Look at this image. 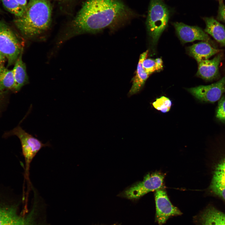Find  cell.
Listing matches in <instances>:
<instances>
[{
	"label": "cell",
	"mask_w": 225,
	"mask_h": 225,
	"mask_svg": "<svg viewBox=\"0 0 225 225\" xmlns=\"http://www.w3.org/2000/svg\"><path fill=\"white\" fill-rule=\"evenodd\" d=\"M130 11L119 0H86L72 22V35L95 33L128 17Z\"/></svg>",
	"instance_id": "1"
},
{
	"label": "cell",
	"mask_w": 225,
	"mask_h": 225,
	"mask_svg": "<svg viewBox=\"0 0 225 225\" xmlns=\"http://www.w3.org/2000/svg\"><path fill=\"white\" fill-rule=\"evenodd\" d=\"M52 8L50 0H29L23 15L13 21L22 35L32 39L42 35L51 23Z\"/></svg>",
	"instance_id": "2"
},
{
	"label": "cell",
	"mask_w": 225,
	"mask_h": 225,
	"mask_svg": "<svg viewBox=\"0 0 225 225\" xmlns=\"http://www.w3.org/2000/svg\"><path fill=\"white\" fill-rule=\"evenodd\" d=\"M14 195L12 191L0 185V225H33L30 217L18 213Z\"/></svg>",
	"instance_id": "3"
},
{
	"label": "cell",
	"mask_w": 225,
	"mask_h": 225,
	"mask_svg": "<svg viewBox=\"0 0 225 225\" xmlns=\"http://www.w3.org/2000/svg\"><path fill=\"white\" fill-rule=\"evenodd\" d=\"M170 11L162 0H150L146 25L152 43L155 44L166 27Z\"/></svg>",
	"instance_id": "4"
},
{
	"label": "cell",
	"mask_w": 225,
	"mask_h": 225,
	"mask_svg": "<svg viewBox=\"0 0 225 225\" xmlns=\"http://www.w3.org/2000/svg\"><path fill=\"white\" fill-rule=\"evenodd\" d=\"M22 49L14 31L4 20H0V52L7 59V67L15 63Z\"/></svg>",
	"instance_id": "5"
},
{
	"label": "cell",
	"mask_w": 225,
	"mask_h": 225,
	"mask_svg": "<svg viewBox=\"0 0 225 225\" xmlns=\"http://www.w3.org/2000/svg\"><path fill=\"white\" fill-rule=\"evenodd\" d=\"M7 135H14L19 138L21 144L22 153L25 162V178L28 183L29 181V170L31 163L38 152L43 147L48 146L44 144L31 134L26 132L18 126Z\"/></svg>",
	"instance_id": "6"
},
{
	"label": "cell",
	"mask_w": 225,
	"mask_h": 225,
	"mask_svg": "<svg viewBox=\"0 0 225 225\" xmlns=\"http://www.w3.org/2000/svg\"><path fill=\"white\" fill-rule=\"evenodd\" d=\"M165 175L159 172L147 174L142 181L127 188L119 195L132 199H138L151 192L162 188Z\"/></svg>",
	"instance_id": "7"
},
{
	"label": "cell",
	"mask_w": 225,
	"mask_h": 225,
	"mask_svg": "<svg viewBox=\"0 0 225 225\" xmlns=\"http://www.w3.org/2000/svg\"><path fill=\"white\" fill-rule=\"evenodd\" d=\"M155 221L159 225L165 223L170 217L180 215L182 212L170 202L165 190L162 188L156 191Z\"/></svg>",
	"instance_id": "8"
},
{
	"label": "cell",
	"mask_w": 225,
	"mask_h": 225,
	"mask_svg": "<svg viewBox=\"0 0 225 225\" xmlns=\"http://www.w3.org/2000/svg\"><path fill=\"white\" fill-rule=\"evenodd\" d=\"M187 90L201 101L212 103L216 102L225 92V76L211 84L199 86L188 88Z\"/></svg>",
	"instance_id": "9"
},
{
	"label": "cell",
	"mask_w": 225,
	"mask_h": 225,
	"mask_svg": "<svg viewBox=\"0 0 225 225\" xmlns=\"http://www.w3.org/2000/svg\"><path fill=\"white\" fill-rule=\"evenodd\" d=\"M173 25L181 40L183 43L202 40L210 42L208 35L200 28L196 26H190L183 23L175 22Z\"/></svg>",
	"instance_id": "10"
},
{
	"label": "cell",
	"mask_w": 225,
	"mask_h": 225,
	"mask_svg": "<svg viewBox=\"0 0 225 225\" xmlns=\"http://www.w3.org/2000/svg\"><path fill=\"white\" fill-rule=\"evenodd\" d=\"M222 56V54L219 53L212 59L204 60L199 62L197 75L206 80L216 78L219 73V66Z\"/></svg>",
	"instance_id": "11"
},
{
	"label": "cell",
	"mask_w": 225,
	"mask_h": 225,
	"mask_svg": "<svg viewBox=\"0 0 225 225\" xmlns=\"http://www.w3.org/2000/svg\"><path fill=\"white\" fill-rule=\"evenodd\" d=\"M187 50L189 55L194 58L198 63L203 60L208 59L220 51L205 41L193 44L188 47Z\"/></svg>",
	"instance_id": "12"
},
{
	"label": "cell",
	"mask_w": 225,
	"mask_h": 225,
	"mask_svg": "<svg viewBox=\"0 0 225 225\" xmlns=\"http://www.w3.org/2000/svg\"><path fill=\"white\" fill-rule=\"evenodd\" d=\"M148 51L141 54L139 58L136 74L132 79V85L128 95L130 96L138 92L143 87L149 75L142 66V62L147 56Z\"/></svg>",
	"instance_id": "13"
},
{
	"label": "cell",
	"mask_w": 225,
	"mask_h": 225,
	"mask_svg": "<svg viewBox=\"0 0 225 225\" xmlns=\"http://www.w3.org/2000/svg\"><path fill=\"white\" fill-rule=\"evenodd\" d=\"M206 24L204 31L211 36L216 41L225 46L224 27L213 17L203 18Z\"/></svg>",
	"instance_id": "14"
},
{
	"label": "cell",
	"mask_w": 225,
	"mask_h": 225,
	"mask_svg": "<svg viewBox=\"0 0 225 225\" xmlns=\"http://www.w3.org/2000/svg\"><path fill=\"white\" fill-rule=\"evenodd\" d=\"M23 49L15 62L12 69L15 82L14 90L17 92L28 83V78L26 72L25 63L23 62L22 57Z\"/></svg>",
	"instance_id": "15"
},
{
	"label": "cell",
	"mask_w": 225,
	"mask_h": 225,
	"mask_svg": "<svg viewBox=\"0 0 225 225\" xmlns=\"http://www.w3.org/2000/svg\"><path fill=\"white\" fill-rule=\"evenodd\" d=\"M199 220V225H225V214L209 208L202 213Z\"/></svg>",
	"instance_id": "16"
},
{
	"label": "cell",
	"mask_w": 225,
	"mask_h": 225,
	"mask_svg": "<svg viewBox=\"0 0 225 225\" xmlns=\"http://www.w3.org/2000/svg\"><path fill=\"white\" fill-rule=\"evenodd\" d=\"M15 82L13 70L5 67L3 64L0 65V91L14 89Z\"/></svg>",
	"instance_id": "17"
},
{
	"label": "cell",
	"mask_w": 225,
	"mask_h": 225,
	"mask_svg": "<svg viewBox=\"0 0 225 225\" xmlns=\"http://www.w3.org/2000/svg\"><path fill=\"white\" fill-rule=\"evenodd\" d=\"M4 7L17 18L21 17L26 8L20 6L15 0H1Z\"/></svg>",
	"instance_id": "18"
},
{
	"label": "cell",
	"mask_w": 225,
	"mask_h": 225,
	"mask_svg": "<svg viewBox=\"0 0 225 225\" xmlns=\"http://www.w3.org/2000/svg\"><path fill=\"white\" fill-rule=\"evenodd\" d=\"M162 61L161 58L155 59L149 58L144 59L142 66L146 72L149 75L156 71H160L163 68Z\"/></svg>",
	"instance_id": "19"
},
{
	"label": "cell",
	"mask_w": 225,
	"mask_h": 225,
	"mask_svg": "<svg viewBox=\"0 0 225 225\" xmlns=\"http://www.w3.org/2000/svg\"><path fill=\"white\" fill-rule=\"evenodd\" d=\"M154 108L162 113L168 112L170 109L172 102L168 98L162 96L157 98L152 103Z\"/></svg>",
	"instance_id": "20"
},
{
	"label": "cell",
	"mask_w": 225,
	"mask_h": 225,
	"mask_svg": "<svg viewBox=\"0 0 225 225\" xmlns=\"http://www.w3.org/2000/svg\"><path fill=\"white\" fill-rule=\"evenodd\" d=\"M210 188L214 194L225 201V181L212 180Z\"/></svg>",
	"instance_id": "21"
},
{
	"label": "cell",
	"mask_w": 225,
	"mask_h": 225,
	"mask_svg": "<svg viewBox=\"0 0 225 225\" xmlns=\"http://www.w3.org/2000/svg\"><path fill=\"white\" fill-rule=\"evenodd\" d=\"M212 178L218 180L225 179V158L216 167Z\"/></svg>",
	"instance_id": "22"
},
{
	"label": "cell",
	"mask_w": 225,
	"mask_h": 225,
	"mask_svg": "<svg viewBox=\"0 0 225 225\" xmlns=\"http://www.w3.org/2000/svg\"><path fill=\"white\" fill-rule=\"evenodd\" d=\"M216 118L220 120L225 121V97L219 100L216 113Z\"/></svg>",
	"instance_id": "23"
},
{
	"label": "cell",
	"mask_w": 225,
	"mask_h": 225,
	"mask_svg": "<svg viewBox=\"0 0 225 225\" xmlns=\"http://www.w3.org/2000/svg\"><path fill=\"white\" fill-rule=\"evenodd\" d=\"M218 18L225 22V5L222 0H219Z\"/></svg>",
	"instance_id": "24"
},
{
	"label": "cell",
	"mask_w": 225,
	"mask_h": 225,
	"mask_svg": "<svg viewBox=\"0 0 225 225\" xmlns=\"http://www.w3.org/2000/svg\"><path fill=\"white\" fill-rule=\"evenodd\" d=\"M21 6L26 8L28 2V0H15Z\"/></svg>",
	"instance_id": "25"
},
{
	"label": "cell",
	"mask_w": 225,
	"mask_h": 225,
	"mask_svg": "<svg viewBox=\"0 0 225 225\" xmlns=\"http://www.w3.org/2000/svg\"><path fill=\"white\" fill-rule=\"evenodd\" d=\"M6 59V57L0 52V65L3 64Z\"/></svg>",
	"instance_id": "26"
},
{
	"label": "cell",
	"mask_w": 225,
	"mask_h": 225,
	"mask_svg": "<svg viewBox=\"0 0 225 225\" xmlns=\"http://www.w3.org/2000/svg\"><path fill=\"white\" fill-rule=\"evenodd\" d=\"M2 92H1L0 91V99L3 95V93Z\"/></svg>",
	"instance_id": "27"
},
{
	"label": "cell",
	"mask_w": 225,
	"mask_h": 225,
	"mask_svg": "<svg viewBox=\"0 0 225 225\" xmlns=\"http://www.w3.org/2000/svg\"><path fill=\"white\" fill-rule=\"evenodd\" d=\"M0 1H1V0H0ZM1 9H0V12H1Z\"/></svg>",
	"instance_id": "28"
},
{
	"label": "cell",
	"mask_w": 225,
	"mask_h": 225,
	"mask_svg": "<svg viewBox=\"0 0 225 225\" xmlns=\"http://www.w3.org/2000/svg\"></svg>",
	"instance_id": "29"
},
{
	"label": "cell",
	"mask_w": 225,
	"mask_h": 225,
	"mask_svg": "<svg viewBox=\"0 0 225 225\" xmlns=\"http://www.w3.org/2000/svg\"></svg>",
	"instance_id": "30"
},
{
	"label": "cell",
	"mask_w": 225,
	"mask_h": 225,
	"mask_svg": "<svg viewBox=\"0 0 225 225\" xmlns=\"http://www.w3.org/2000/svg\"></svg>",
	"instance_id": "31"
}]
</instances>
